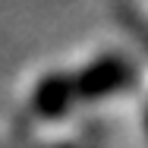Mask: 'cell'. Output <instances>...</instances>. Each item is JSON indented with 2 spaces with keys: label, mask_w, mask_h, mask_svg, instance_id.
I'll list each match as a JSON object with an SVG mask.
<instances>
[{
  "label": "cell",
  "mask_w": 148,
  "mask_h": 148,
  "mask_svg": "<svg viewBox=\"0 0 148 148\" xmlns=\"http://www.w3.org/2000/svg\"><path fill=\"white\" fill-rule=\"evenodd\" d=\"M69 98H76L73 95V82L63 79V76H54V79H44L41 82V88L35 95V104H38V110L44 117H57V114L66 110Z\"/></svg>",
  "instance_id": "2"
},
{
  "label": "cell",
  "mask_w": 148,
  "mask_h": 148,
  "mask_svg": "<svg viewBox=\"0 0 148 148\" xmlns=\"http://www.w3.org/2000/svg\"><path fill=\"white\" fill-rule=\"evenodd\" d=\"M129 79H132V69L123 60H101V63L88 66L82 76L69 79V82H73V95H79V98H98V95H110V91L123 88Z\"/></svg>",
  "instance_id": "1"
}]
</instances>
